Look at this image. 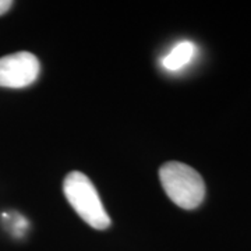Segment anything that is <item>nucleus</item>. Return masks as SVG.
<instances>
[{
	"mask_svg": "<svg viewBox=\"0 0 251 251\" xmlns=\"http://www.w3.org/2000/svg\"><path fill=\"white\" fill-rule=\"evenodd\" d=\"M63 191L70 205L84 222L103 230L110 226V216L99 198L95 186L84 173L70 172L63 181Z\"/></svg>",
	"mask_w": 251,
	"mask_h": 251,
	"instance_id": "nucleus-2",
	"label": "nucleus"
},
{
	"mask_svg": "<svg viewBox=\"0 0 251 251\" xmlns=\"http://www.w3.org/2000/svg\"><path fill=\"white\" fill-rule=\"evenodd\" d=\"M196 52H197V48L193 42H188V41L180 42L172 49L169 54H166L163 57L162 64L165 69H168L171 72H177L193 60V57L196 56Z\"/></svg>",
	"mask_w": 251,
	"mask_h": 251,
	"instance_id": "nucleus-4",
	"label": "nucleus"
},
{
	"mask_svg": "<svg viewBox=\"0 0 251 251\" xmlns=\"http://www.w3.org/2000/svg\"><path fill=\"white\" fill-rule=\"evenodd\" d=\"M159 179L166 196L183 209H196L205 198V183L201 175L183 162L162 165Z\"/></svg>",
	"mask_w": 251,
	"mask_h": 251,
	"instance_id": "nucleus-1",
	"label": "nucleus"
},
{
	"mask_svg": "<svg viewBox=\"0 0 251 251\" xmlns=\"http://www.w3.org/2000/svg\"><path fill=\"white\" fill-rule=\"evenodd\" d=\"M11 6H13V1H10V0H0V16L7 13Z\"/></svg>",
	"mask_w": 251,
	"mask_h": 251,
	"instance_id": "nucleus-5",
	"label": "nucleus"
},
{
	"mask_svg": "<svg viewBox=\"0 0 251 251\" xmlns=\"http://www.w3.org/2000/svg\"><path fill=\"white\" fill-rule=\"evenodd\" d=\"M39 70V60L29 52H17L0 57V87H28L38 78Z\"/></svg>",
	"mask_w": 251,
	"mask_h": 251,
	"instance_id": "nucleus-3",
	"label": "nucleus"
}]
</instances>
